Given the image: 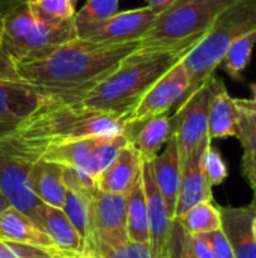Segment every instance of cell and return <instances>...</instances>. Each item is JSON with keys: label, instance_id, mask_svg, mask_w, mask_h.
Here are the masks:
<instances>
[{"label": "cell", "instance_id": "obj_17", "mask_svg": "<svg viewBox=\"0 0 256 258\" xmlns=\"http://www.w3.org/2000/svg\"><path fill=\"white\" fill-rule=\"evenodd\" d=\"M238 109L225 83L213 77V92L208 109V136L210 139H226L237 136Z\"/></svg>", "mask_w": 256, "mask_h": 258}, {"label": "cell", "instance_id": "obj_10", "mask_svg": "<svg viewBox=\"0 0 256 258\" xmlns=\"http://www.w3.org/2000/svg\"><path fill=\"white\" fill-rule=\"evenodd\" d=\"M161 9L143 6L124 12H116L110 18L77 27V38L98 44H127L140 41L151 27Z\"/></svg>", "mask_w": 256, "mask_h": 258}, {"label": "cell", "instance_id": "obj_31", "mask_svg": "<svg viewBox=\"0 0 256 258\" xmlns=\"http://www.w3.org/2000/svg\"><path fill=\"white\" fill-rule=\"evenodd\" d=\"M91 258H152L149 245L127 242L119 246H98L89 255Z\"/></svg>", "mask_w": 256, "mask_h": 258}, {"label": "cell", "instance_id": "obj_41", "mask_svg": "<svg viewBox=\"0 0 256 258\" xmlns=\"http://www.w3.org/2000/svg\"><path fill=\"white\" fill-rule=\"evenodd\" d=\"M250 187H252V189H253V192H255V200H253V201L256 203V180L252 183V184H250Z\"/></svg>", "mask_w": 256, "mask_h": 258}, {"label": "cell", "instance_id": "obj_18", "mask_svg": "<svg viewBox=\"0 0 256 258\" xmlns=\"http://www.w3.org/2000/svg\"><path fill=\"white\" fill-rule=\"evenodd\" d=\"M151 166H152L155 184L174 221V213H175L180 183H181V162H180L177 144L172 138L167 141L166 148L151 160Z\"/></svg>", "mask_w": 256, "mask_h": 258}, {"label": "cell", "instance_id": "obj_27", "mask_svg": "<svg viewBox=\"0 0 256 258\" xmlns=\"http://www.w3.org/2000/svg\"><path fill=\"white\" fill-rule=\"evenodd\" d=\"M174 222H178L192 236L217 231L222 227L220 210L213 204V201L201 203V204L192 207L183 218H180L178 221H174Z\"/></svg>", "mask_w": 256, "mask_h": 258}, {"label": "cell", "instance_id": "obj_39", "mask_svg": "<svg viewBox=\"0 0 256 258\" xmlns=\"http://www.w3.org/2000/svg\"><path fill=\"white\" fill-rule=\"evenodd\" d=\"M11 206H9V203H8V200H6V197L3 195V192L0 190V216L9 209Z\"/></svg>", "mask_w": 256, "mask_h": 258}, {"label": "cell", "instance_id": "obj_43", "mask_svg": "<svg viewBox=\"0 0 256 258\" xmlns=\"http://www.w3.org/2000/svg\"><path fill=\"white\" fill-rule=\"evenodd\" d=\"M78 258H91V257H86V255H81V257H78Z\"/></svg>", "mask_w": 256, "mask_h": 258}, {"label": "cell", "instance_id": "obj_33", "mask_svg": "<svg viewBox=\"0 0 256 258\" xmlns=\"http://www.w3.org/2000/svg\"><path fill=\"white\" fill-rule=\"evenodd\" d=\"M202 168H204V174L210 187L219 186L228 178V166L223 157L220 156V153L213 145H210L204 154Z\"/></svg>", "mask_w": 256, "mask_h": 258}, {"label": "cell", "instance_id": "obj_5", "mask_svg": "<svg viewBox=\"0 0 256 258\" xmlns=\"http://www.w3.org/2000/svg\"><path fill=\"white\" fill-rule=\"evenodd\" d=\"M235 0H172L139 41V48L190 51Z\"/></svg>", "mask_w": 256, "mask_h": 258}, {"label": "cell", "instance_id": "obj_19", "mask_svg": "<svg viewBox=\"0 0 256 258\" xmlns=\"http://www.w3.org/2000/svg\"><path fill=\"white\" fill-rule=\"evenodd\" d=\"M124 133L142 160H152L158 154V150L170 139V118L160 115L143 122L128 124Z\"/></svg>", "mask_w": 256, "mask_h": 258}, {"label": "cell", "instance_id": "obj_2", "mask_svg": "<svg viewBox=\"0 0 256 258\" xmlns=\"http://www.w3.org/2000/svg\"><path fill=\"white\" fill-rule=\"evenodd\" d=\"M189 51L137 48L89 91L78 104L125 119L148 89Z\"/></svg>", "mask_w": 256, "mask_h": 258}, {"label": "cell", "instance_id": "obj_42", "mask_svg": "<svg viewBox=\"0 0 256 258\" xmlns=\"http://www.w3.org/2000/svg\"><path fill=\"white\" fill-rule=\"evenodd\" d=\"M253 236H255V240H256V218H255V221H253Z\"/></svg>", "mask_w": 256, "mask_h": 258}, {"label": "cell", "instance_id": "obj_37", "mask_svg": "<svg viewBox=\"0 0 256 258\" xmlns=\"http://www.w3.org/2000/svg\"><path fill=\"white\" fill-rule=\"evenodd\" d=\"M27 0H0V14H8L9 11H12L14 8L26 3Z\"/></svg>", "mask_w": 256, "mask_h": 258}, {"label": "cell", "instance_id": "obj_44", "mask_svg": "<svg viewBox=\"0 0 256 258\" xmlns=\"http://www.w3.org/2000/svg\"><path fill=\"white\" fill-rule=\"evenodd\" d=\"M166 258H169V257H166Z\"/></svg>", "mask_w": 256, "mask_h": 258}, {"label": "cell", "instance_id": "obj_20", "mask_svg": "<svg viewBox=\"0 0 256 258\" xmlns=\"http://www.w3.org/2000/svg\"><path fill=\"white\" fill-rule=\"evenodd\" d=\"M39 227L50 237L54 248L68 258H77L83 255V243L71 225L68 218L60 209H54L50 206L42 207Z\"/></svg>", "mask_w": 256, "mask_h": 258}, {"label": "cell", "instance_id": "obj_36", "mask_svg": "<svg viewBox=\"0 0 256 258\" xmlns=\"http://www.w3.org/2000/svg\"><path fill=\"white\" fill-rule=\"evenodd\" d=\"M249 88L252 91V98H235V104L240 110L256 115V82L250 83Z\"/></svg>", "mask_w": 256, "mask_h": 258}, {"label": "cell", "instance_id": "obj_15", "mask_svg": "<svg viewBox=\"0 0 256 258\" xmlns=\"http://www.w3.org/2000/svg\"><path fill=\"white\" fill-rule=\"evenodd\" d=\"M205 151L196 153L181 163V183L174 221L183 218L192 207L201 203L213 201V187H210L202 168V159Z\"/></svg>", "mask_w": 256, "mask_h": 258}, {"label": "cell", "instance_id": "obj_34", "mask_svg": "<svg viewBox=\"0 0 256 258\" xmlns=\"http://www.w3.org/2000/svg\"><path fill=\"white\" fill-rule=\"evenodd\" d=\"M199 237L208 245L214 258H234L232 248L222 230L211 231L207 234H199Z\"/></svg>", "mask_w": 256, "mask_h": 258}, {"label": "cell", "instance_id": "obj_1", "mask_svg": "<svg viewBox=\"0 0 256 258\" xmlns=\"http://www.w3.org/2000/svg\"><path fill=\"white\" fill-rule=\"evenodd\" d=\"M137 48L139 41L98 44L74 38L41 60L17 65V71L23 82L53 101L78 104Z\"/></svg>", "mask_w": 256, "mask_h": 258}, {"label": "cell", "instance_id": "obj_24", "mask_svg": "<svg viewBox=\"0 0 256 258\" xmlns=\"http://www.w3.org/2000/svg\"><path fill=\"white\" fill-rule=\"evenodd\" d=\"M128 145V138L127 135L122 132L121 135H116V136H112V138H106L101 141V144L95 148V151L92 153L88 165L84 166V169L81 172H77L74 171L78 178L88 184V186H92V187H97L95 183H97V178L115 162V159L118 157V154L121 153V150Z\"/></svg>", "mask_w": 256, "mask_h": 258}, {"label": "cell", "instance_id": "obj_40", "mask_svg": "<svg viewBox=\"0 0 256 258\" xmlns=\"http://www.w3.org/2000/svg\"><path fill=\"white\" fill-rule=\"evenodd\" d=\"M3 20H5V15L0 14V44H2V35H3Z\"/></svg>", "mask_w": 256, "mask_h": 258}, {"label": "cell", "instance_id": "obj_13", "mask_svg": "<svg viewBox=\"0 0 256 258\" xmlns=\"http://www.w3.org/2000/svg\"><path fill=\"white\" fill-rule=\"evenodd\" d=\"M50 101V97L23 80H0V135L15 130Z\"/></svg>", "mask_w": 256, "mask_h": 258}, {"label": "cell", "instance_id": "obj_26", "mask_svg": "<svg viewBox=\"0 0 256 258\" xmlns=\"http://www.w3.org/2000/svg\"><path fill=\"white\" fill-rule=\"evenodd\" d=\"M238 109V107H237ZM243 147V172L249 184L256 180V115L238 109L237 136Z\"/></svg>", "mask_w": 256, "mask_h": 258}, {"label": "cell", "instance_id": "obj_3", "mask_svg": "<svg viewBox=\"0 0 256 258\" xmlns=\"http://www.w3.org/2000/svg\"><path fill=\"white\" fill-rule=\"evenodd\" d=\"M124 128L122 118L81 104L50 101L23 121L15 132L27 139L53 145L86 138H112L121 135Z\"/></svg>", "mask_w": 256, "mask_h": 258}, {"label": "cell", "instance_id": "obj_11", "mask_svg": "<svg viewBox=\"0 0 256 258\" xmlns=\"http://www.w3.org/2000/svg\"><path fill=\"white\" fill-rule=\"evenodd\" d=\"M189 74L180 60L148 89L136 109L125 118V125L166 115L174 106L181 104L189 91Z\"/></svg>", "mask_w": 256, "mask_h": 258}, {"label": "cell", "instance_id": "obj_16", "mask_svg": "<svg viewBox=\"0 0 256 258\" xmlns=\"http://www.w3.org/2000/svg\"><path fill=\"white\" fill-rule=\"evenodd\" d=\"M142 177V159L130 145H125L115 162L97 178V189L106 194L127 195Z\"/></svg>", "mask_w": 256, "mask_h": 258}, {"label": "cell", "instance_id": "obj_38", "mask_svg": "<svg viewBox=\"0 0 256 258\" xmlns=\"http://www.w3.org/2000/svg\"><path fill=\"white\" fill-rule=\"evenodd\" d=\"M148 6H154V8H158V9H164L172 0H145Z\"/></svg>", "mask_w": 256, "mask_h": 258}, {"label": "cell", "instance_id": "obj_22", "mask_svg": "<svg viewBox=\"0 0 256 258\" xmlns=\"http://www.w3.org/2000/svg\"><path fill=\"white\" fill-rule=\"evenodd\" d=\"M32 189L42 204L62 210L66 195L63 168L41 159L32 171Z\"/></svg>", "mask_w": 256, "mask_h": 258}, {"label": "cell", "instance_id": "obj_12", "mask_svg": "<svg viewBox=\"0 0 256 258\" xmlns=\"http://www.w3.org/2000/svg\"><path fill=\"white\" fill-rule=\"evenodd\" d=\"M142 184H143V194L146 203L148 225H149V248L152 252V258L169 257V245L172 237L174 221L155 184L151 160H142Z\"/></svg>", "mask_w": 256, "mask_h": 258}, {"label": "cell", "instance_id": "obj_7", "mask_svg": "<svg viewBox=\"0 0 256 258\" xmlns=\"http://www.w3.org/2000/svg\"><path fill=\"white\" fill-rule=\"evenodd\" d=\"M47 147L45 142L27 139L15 130L0 135V190L11 207L29 216L38 227L44 204L33 194L32 171Z\"/></svg>", "mask_w": 256, "mask_h": 258}, {"label": "cell", "instance_id": "obj_6", "mask_svg": "<svg viewBox=\"0 0 256 258\" xmlns=\"http://www.w3.org/2000/svg\"><path fill=\"white\" fill-rule=\"evenodd\" d=\"M74 38H77L74 20H45L26 2L5 14L0 48L15 65H21L47 57Z\"/></svg>", "mask_w": 256, "mask_h": 258}, {"label": "cell", "instance_id": "obj_9", "mask_svg": "<svg viewBox=\"0 0 256 258\" xmlns=\"http://www.w3.org/2000/svg\"><path fill=\"white\" fill-rule=\"evenodd\" d=\"M127 242V195L97 189L91 197L89 239L83 255H89L98 246H119Z\"/></svg>", "mask_w": 256, "mask_h": 258}, {"label": "cell", "instance_id": "obj_21", "mask_svg": "<svg viewBox=\"0 0 256 258\" xmlns=\"http://www.w3.org/2000/svg\"><path fill=\"white\" fill-rule=\"evenodd\" d=\"M0 239L59 252L45 231L41 230L29 216L14 207H9L0 216Z\"/></svg>", "mask_w": 256, "mask_h": 258}, {"label": "cell", "instance_id": "obj_8", "mask_svg": "<svg viewBox=\"0 0 256 258\" xmlns=\"http://www.w3.org/2000/svg\"><path fill=\"white\" fill-rule=\"evenodd\" d=\"M213 77L178 104L175 115L170 116V138L177 144L181 163L211 145L208 136V109L213 92Z\"/></svg>", "mask_w": 256, "mask_h": 258}, {"label": "cell", "instance_id": "obj_23", "mask_svg": "<svg viewBox=\"0 0 256 258\" xmlns=\"http://www.w3.org/2000/svg\"><path fill=\"white\" fill-rule=\"evenodd\" d=\"M103 139L106 138H86V139H77L62 144H53L47 147L41 159L81 172L88 165L92 153L101 144Z\"/></svg>", "mask_w": 256, "mask_h": 258}, {"label": "cell", "instance_id": "obj_32", "mask_svg": "<svg viewBox=\"0 0 256 258\" xmlns=\"http://www.w3.org/2000/svg\"><path fill=\"white\" fill-rule=\"evenodd\" d=\"M0 258H68L56 251L0 239Z\"/></svg>", "mask_w": 256, "mask_h": 258}, {"label": "cell", "instance_id": "obj_30", "mask_svg": "<svg viewBox=\"0 0 256 258\" xmlns=\"http://www.w3.org/2000/svg\"><path fill=\"white\" fill-rule=\"evenodd\" d=\"M119 0H88L74 17L75 29L104 21L118 12Z\"/></svg>", "mask_w": 256, "mask_h": 258}, {"label": "cell", "instance_id": "obj_29", "mask_svg": "<svg viewBox=\"0 0 256 258\" xmlns=\"http://www.w3.org/2000/svg\"><path fill=\"white\" fill-rule=\"evenodd\" d=\"M27 3L35 14L50 21H69L77 14V0H27Z\"/></svg>", "mask_w": 256, "mask_h": 258}, {"label": "cell", "instance_id": "obj_35", "mask_svg": "<svg viewBox=\"0 0 256 258\" xmlns=\"http://www.w3.org/2000/svg\"><path fill=\"white\" fill-rule=\"evenodd\" d=\"M0 80H21L17 65L0 48Z\"/></svg>", "mask_w": 256, "mask_h": 258}, {"label": "cell", "instance_id": "obj_4", "mask_svg": "<svg viewBox=\"0 0 256 258\" xmlns=\"http://www.w3.org/2000/svg\"><path fill=\"white\" fill-rule=\"evenodd\" d=\"M255 30L256 0H235L229 5L205 36L181 59L190 80L184 100L214 76L228 48L238 38Z\"/></svg>", "mask_w": 256, "mask_h": 258}, {"label": "cell", "instance_id": "obj_25", "mask_svg": "<svg viewBox=\"0 0 256 258\" xmlns=\"http://www.w3.org/2000/svg\"><path fill=\"white\" fill-rule=\"evenodd\" d=\"M127 236L130 242L149 245V225L142 177L127 194Z\"/></svg>", "mask_w": 256, "mask_h": 258}, {"label": "cell", "instance_id": "obj_28", "mask_svg": "<svg viewBox=\"0 0 256 258\" xmlns=\"http://www.w3.org/2000/svg\"><path fill=\"white\" fill-rule=\"evenodd\" d=\"M256 45V30L243 35L241 38H238L226 51L223 60H222V67L225 70V73L237 82H243L244 80V71L247 68V65L250 63L252 59V53Z\"/></svg>", "mask_w": 256, "mask_h": 258}, {"label": "cell", "instance_id": "obj_14", "mask_svg": "<svg viewBox=\"0 0 256 258\" xmlns=\"http://www.w3.org/2000/svg\"><path fill=\"white\" fill-rule=\"evenodd\" d=\"M220 210V230L226 236L234 258H256V240L253 236V221L256 218V203L247 207H226Z\"/></svg>", "mask_w": 256, "mask_h": 258}]
</instances>
